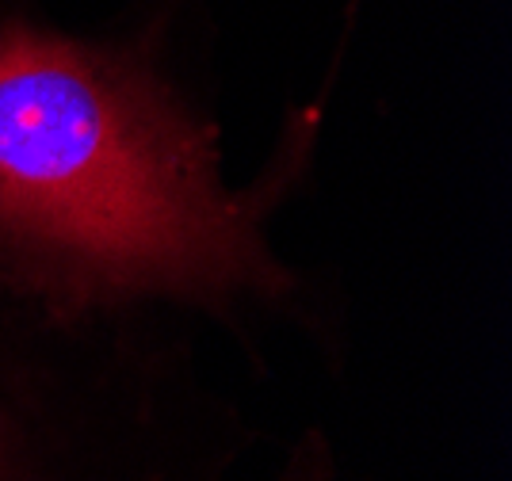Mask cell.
I'll return each mask as SVG.
<instances>
[{"instance_id":"obj_1","label":"cell","mask_w":512,"mask_h":481,"mask_svg":"<svg viewBox=\"0 0 512 481\" xmlns=\"http://www.w3.org/2000/svg\"><path fill=\"white\" fill-rule=\"evenodd\" d=\"M0 222L123 272H203L241 226L188 126L115 65L0 35Z\"/></svg>"}]
</instances>
